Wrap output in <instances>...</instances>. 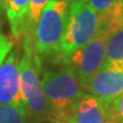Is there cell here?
Segmentation results:
<instances>
[{
	"label": "cell",
	"instance_id": "1",
	"mask_svg": "<svg viewBox=\"0 0 123 123\" xmlns=\"http://www.w3.org/2000/svg\"><path fill=\"white\" fill-rule=\"evenodd\" d=\"M42 87L54 121L63 120L71 108L86 95L68 64L57 70H46L41 74Z\"/></svg>",
	"mask_w": 123,
	"mask_h": 123
},
{
	"label": "cell",
	"instance_id": "2",
	"mask_svg": "<svg viewBox=\"0 0 123 123\" xmlns=\"http://www.w3.org/2000/svg\"><path fill=\"white\" fill-rule=\"evenodd\" d=\"M23 56L19 59L21 86L27 112L35 117H43L49 113L41 79V63L34 48L33 37L24 34Z\"/></svg>",
	"mask_w": 123,
	"mask_h": 123
},
{
	"label": "cell",
	"instance_id": "3",
	"mask_svg": "<svg viewBox=\"0 0 123 123\" xmlns=\"http://www.w3.org/2000/svg\"><path fill=\"white\" fill-rule=\"evenodd\" d=\"M71 0H50L33 31L34 48L39 55L59 54L65 34Z\"/></svg>",
	"mask_w": 123,
	"mask_h": 123
},
{
	"label": "cell",
	"instance_id": "4",
	"mask_svg": "<svg viewBox=\"0 0 123 123\" xmlns=\"http://www.w3.org/2000/svg\"><path fill=\"white\" fill-rule=\"evenodd\" d=\"M99 31L100 16L83 0L73 1L68 9V19L58 54L59 57L66 62L72 54L90 42Z\"/></svg>",
	"mask_w": 123,
	"mask_h": 123
},
{
	"label": "cell",
	"instance_id": "5",
	"mask_svg": "<svg viewBox=\"0 0 123 123\" xmlns=\"http://www.w3.org/2000/svg\"><path fill=\"white\" fill-rule=\"evenodd\" d=\"M106 38V34L98 33L90 42L78 49L64 62L73 68L81 87L105 65Z\"/></svg>",
	"mask_w": 123,
	"mask_h": 123
},
{
	"label": "cell",
	"instance_id": "6",
	"mask_svg": "<svg viewBox=\"0 0 123 123\" xmlns=\"http://www.w3.org/2000/svg\"><path fill=\"white\" fill-rule=\"evenodd\" d=\"M0 103L26 107L21 86L19 61L15 50H12L0 65Z\"/></svg>",
	"mask_w": 123,
	"mask_h": 123
},
{
	"label": "cell",
	"instance_id": "7",
	"mask_svg": "<svg viewBox=\"0 0 123 123\" xmlns=\"http://www.w3.org/2000/svg\"><path fill=\"white\" fill-rule=\"evenodd\" d=\"M82 89L103 103L113 100L123 93V71L104 65Z\"/></svg>",
	"mask_w": 123,
	"mask_h": 123
},
{
	"label": "cell",
	"instance_id": "8",
	"mask_svg": "<svg viewBox=\"0 0 123 123\" xmlns=\"http://www.w3.org/2000/svg\"><path fill=\"white\" fill-rule=\"evenodd\" d=\"M64 120L72 123H114L97 97L86 93L75 104Z\"/></svg>",
	"mask_w": 123,
	"mask_h": 123
},
{
	"label": "cell",
	"instance_id": "9",
	"mask_svg": "<svg viewBox=\"0 0 123 123\" xmlns=\"http://www.w3.org/2000/svg\"><path fill=\"white\" fill-rule=\"evenodd\" d=\"M31 0H2V6L8 18L12 34L15 40H19L24 33L25 19Z\"/></svg>",
	"mask_w": 123,
	"mask_h": 123
},
{
	"label": "cell",
	"instance_id": "10",
	"mask_svg": "<svg viewBox=\"0 0 123 123\" xmlns=\"http://www.w3.org/2000/svg\"><path fill=\"white\" fill-rule=\"evenodd\" d=\"M105 65L123 71V26L106 38Z\"/></svg>",
	"mask_w": 123,
	"mask_h": 123
},
{
	"label": "cell",
	"instance_id": "11",
	"mask_svg": "<svg viewBox=\"0 0 123 123\" xmlns=\"http://www.w3.org/2000/svg\"><path fill=\"white\" fill-rule=\"evenodd\" d=\"M27 108L0 103V123H25Z\"/></svg>",
	"mask_w": 123,
	"mask_h": 123
},
{
	"label": "cell",
	"instance_id": "12",
	"mask_svg": "<svg viewBox=\"0 0 123 123\" xmlns=\"http://www.w3.org/2000/svg\"><path fill=\"white\" fill-rule=\"evenodd\" d=\"M50 0H31L29 5L26 14V19H25V27H24V33L23 34L33 35L34 27L38 23L40 15L42 13L44 7L48 5Z\"/></svg>",
	"mask_w": 123,
	"mask_h": 123
},
{
	"label": "cell",
	"instance_id": "13",
	"mask_svg": "<svg viewBox=\"0 0 123 123\" xmlns=\"http://www.w3.org/2000/svg\"><path fill=\"white\" fill-rule=\"evenodd\" d=\"M99 16H106L123 7V0H83Z\"/></svg>",
	"mask_w": 123,
	"mask_h": 123
},
{
	"label": "cell",
	"instance_id": "14",
	"mask_svg": "<svg viewBox=\"0 0 123 123\" xmlns=\"http://www.w3.org/2000/svg\"><path fill=\"white\" fill-rule=\"evenodd\" d=\"M103 103V101H101ZM106 113L114 123H123V93L113 100L103 103Z\"/></svg>",
	"mask_w": 123,
	"mask_h": 123
},
{
	"label": "cell",
	"instance_id": "15",
	"mask_svg": "<svg viewBox=\"0 0 123 123\" xmlns=\"http://www.w3.org/2000/svg\"><path fill=\"white\" fill-rule=\"evenodd\" d=\"M13 50V42L9 40V38L0 30V65L2 64L5 58L7 57L10 51Z\"/></svg>",
	"mask_w": 123,
	"mask_h": 123
},
{
	"label": "cell",
	"instance_id": "16",
	"mask_svg": "<svg viewBox=\"0 0 123 123\" xmlns=\"http://www.w3.org/2000/svg\"><path fill=\"white\" fill-rule=\"evenodd\" d=\"M54 123H72L70 121H67V120H56V121H54Z\"/></svg>",
	"mask_w": 123,
	"mask_h": 123
},
{
	"label": "cell",
	"instance_id": "17",
	"mask_svg": "<svg viewBox=\"0 0 123 123\" xmlns=\"http://www.w3.org/2000/svg\"><path fill=\"white\" fill-rule=\"evenodd\" d=\"M2 6V0H0V7Z\"/></svg>",
	"mask_w": 123,
	"mask_h": 123
},
{
	"label": "cell",
	"instance_id": "18",
	"mask_svg": "<svg viewBox=\"0 0 123 123\" xmlns=\"http://www.w3.org/2000/svg\"><path fill=\"white\" fill-rule=\"evenodd\" d=\"M71 1H75V0H71Z\"/></svg>",
	"mask_w": 123,
	"mask_h": 123
}]
</instances>
